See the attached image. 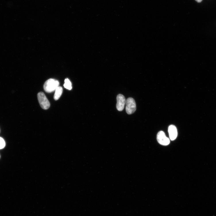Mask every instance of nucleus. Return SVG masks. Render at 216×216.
Instances as JSON below:
<instances>
[{"label":"nucleus","mask_w":216,"mask_h":216,"mask_svg":"<svg viewBox=\"0 0 216 216\" xmlns=\"http://www.w3.org/2000/svg\"><path fill=\"white\" fill-rule=\"evenodd\" d=\"M58 81L55 79H50L47 80L44 84V89L47 93H51L55 91L59 86Z\"/></svg>","instance_id":"obj_1"},{"label":"nucleus","mask_w":216,"mask_h":216,"mask_svg":"<svg viewBox=\"0 0 216 216\" xmlns=\"http://www.w3.org/2000/svg\"><path fill=\"white\" fill-rule=\"evenodd\" d=\"M38 99L41 107L44 110L48 109L50 106V103L45 94L43 92L38 94Z\"/></svg>","instance_id":"obj_2"},{"label":"nucleus","mask_w":216,"mask_h":216,"mask_svg":"<svg viewBox=\"0 0 216 216\" xmlns=\"http://www.w3.org/2000/svg\"><path fill=\"white\" fill-rule=\"evenodd\" d=\"M126 110L128 114H131L136 111V105L134 99L131 97L128 98L126 101Z\"/></svg>","instance_id":"obj_3"},{"label":"nucleus","mask_w":216,"mask_h":216,"mask_svg":"<svg viewBox=\"0 0 216 216\" xmlns=\"http://www.w3.org/2000/svg\"><path fill=\"white\" fill-rule=\"evenodd\" d=\"M157 139L158 143L161 145L167 146L170 143L169 139L166 136L163 131H160L158 133Z\"/></svg>","instance_id":"obj_4"},{"label":"nucleus","mask_w":216,"mask_h":216,"mask_svg":"<svg viewBox=\"0 0 216 216\" xmlns=\"http://www.w3.org/2000/svg\"><path fill=\"white\" fill-rule=\"evenodd\" d=\"M116 107L118 111H122L124 109L126 100L124 96L121 94H119L117 97Z\"/></svg>","instance_id":"obj_5"},{"label":"nucleus","mask_w":216,"mask_h":216,"mask_svg":"<svg viewBox=\"0 0 216 216\" xmlns=\"http://www.w3.org/2000/svg\"><path fill=\"white\" fill-rule=\"evenodd\" d=\"M168 132L171 140H173L176 139L178 134L176 127L173 125L170 126L168 127Z\"/></svg>","instance_id":"obj_6"},{"label":"nucleus","mask_w":216,"mask_h":216,"mask_svg":"<svg viewBox=\"0 0 216 216\" xmlns=\"http://www.w3.org/2000/svg\"><path fill=\"white\" fill-rule=\"evenodd\" d=\"M63 92V89L61 86H59L55 90L54 96V99L55 100H58L62 95Z\"/></svg>","instance_id":"obj_7"},{"label":"nucleus","mask_w":216,"mask_h":216,"mask_svg":"<svg viewBox=\"0 0 216 216\" xmlns=\"http://www.w3.org/2000/svg\"><path fill=\"white\" fill-rule=\"evenodd\" d=\"M64 86L65 88L69 90L72 89V83L69 79L67 78L65 79Z\"/></svg>","instance_id":"obj_8"},{"label":"nucleus","mask_w":216,"mask_h":216,"mask_svg":"<svg viewBox=\"0 0 216 216\" xmlns=\"http://www.w3.org/2000/svg\"><path fill=\"white\" fill-rule=\"evenodd\" d=\"M5 140L2 138L0 137V150L4 148L5 146Z\"/></svg>","instance_id":"obj_9"},{"label":"nucleus","mask_w":216,"mask_h":216,"mask_svg":"<svg viewBox=\"0 0 216 216\" xmlns=\"http://www.w3.org/2000/svg\"><path fill=\"white\" fill-rule=\"evenodd\" d=\"M195 1L198 3H200L202 1V0H195Z\"/></svg>","instance_id":"obj_10"},{"label":"nucleus","mask_w":216,"mask_h":216,"mask_svg":"<svg viewBox=\"0 0 216 216\" xmlns=\"http://www.w3.org/2000/svg\"><path fill=\"white\" fill-rule=\"evenodd\" d=\"M0 158H1V156H0Z\"/></svg>","instance_id":"obj_11"}]
</instances>
